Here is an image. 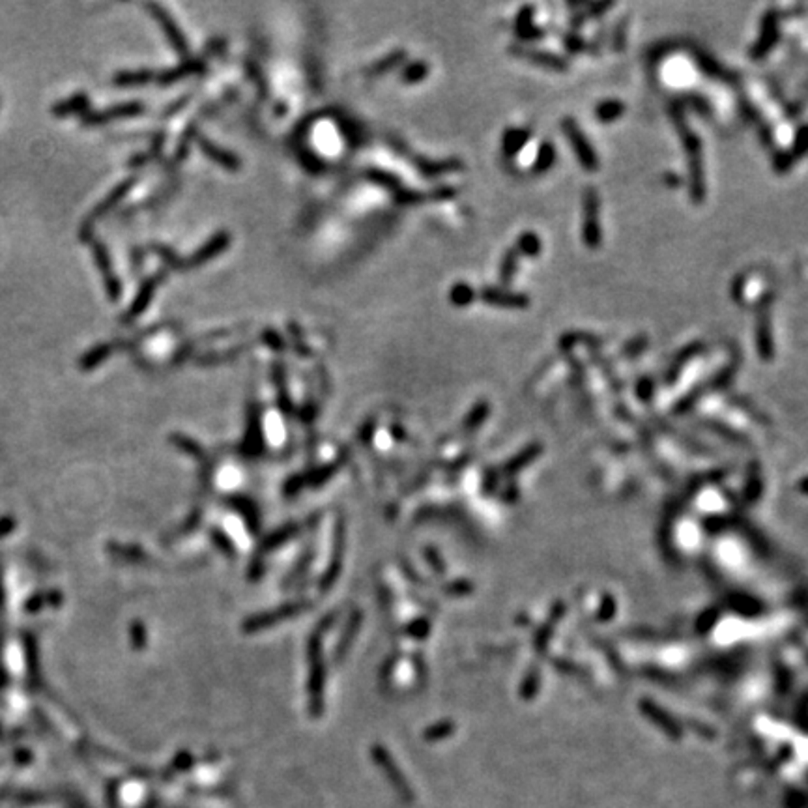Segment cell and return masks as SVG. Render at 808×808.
Returning <instances> with one entry per match:
<instances>
[{
  "mask_svg": "<svg viewBox=\"0 0 808 808\" xmlns=\"http://www.w3.org/2000/svg\"><path fill=\"white\" fill-rule=\"evenodd\" d=\"M675 124H677V128H680L681 139H683V144H685L687 158H689V163H691L689 167H691L692 178L691 180L692 199L696 202H702L705 199V184H704V165H702V150H700L698 137L692 133L691 129L687 128L681 117L675 118Z\"/></svg>",
  "mask_w": 808,
  "mask_h": 808,
  "instance_id": "1",
  "label": "cell"
},
{
  "mask_svg": "<svg viewBox=\"0 0 808 808\" xmlns=\"http://www.w3.org/2000/svg\"><path fill=\"white\" fill-rule=\"evenodd\" d=\"M562 129H564L567 141H569L571 144H573V148H575V153L576 158H578V161H580L582 169H586L588 172L597 171V169H599V160H597V155H595L594 146L589 144V141L586 139V135L582 133L575 120H573V118H564Z\"/></svg>",
  "mask_w": 808,
  "mask_h": 808,
  "instance_id": "2",
  "label": "cell"
},
{
  "mask_svg": "<svg viewBox=\"0 0 808 808\" xmlns=\"http://www.w3.org/2000/svg\"><path fill=\"white\" fill-rule=\"evenodd\" d=\"M584 225H582V238L589 249L600 247V225H599V199L594 190H586L584 195Z\"/></svg>",
  "mask_w": 808,
  "mask_h": 808,
  "instance_id": "3",
  "label": "cell"
},
{
  "mask_svg": "<svg viewBox=\"0 0 808 808\" xmlns=\"http://www.w3.org/2000/svg\"><path fill=\"white\" fill-rule=\"evenodd\" d=\"M94 258H96V264H98L99 271H101V276H103L105 287H107V292H109L110 300L117 301L118 298H120V294H122L120 279L112 273L109 253L105 249V245L99 244V242H94Z\"/></svg>",
  "mask_w": 808,
  "mask_h": 808,
  "instance_id": "4",
  "label": "cell"
},
{
  "mask_svg": "<svg viewBox=\"0 0 808 808\" xmlns=\"http://www.w3.org/2000/svg\"><path fill=\"white\" fill-rule=\"evenodd\" d=\"M142 110H144V105L139 103V101H133V103L115 105V107H110V109H107V110H99V112H90V115H86L85 120H83V124H85V126H101V124L110 122V120H118V118H124V117H135V115H141Z\"/></svg>",
  "mask_w": 808,
  "mask_h": 808,
  "instance_id": "5",
  "label": "cell"
},
{
  "mask_svg": "<svg viewBox=\"0 0 808 808\" xmlns=\"http://www.w3.org/2000/svg\"><path fill=\"white\" fill-rule=\"evenodd\" d=\"M756 344H758L759 355H761L764 360H769L773 355V335L767 311L759 312L758 314V322H756Z\"/></svg>",
  "mask_w": 808,
  "mask_h": 808,
  "instance_id": "6",
  "label": "cell"
},
{
  "mask_svg": "<svg viewBox=\"0 0 808 808\" xmlns=\"http://www.w3.org/2000/svg\"><path fill=\"white\" fill-rule=\"evenodd\" d=\"M158 281H160V277H152V279H148V281L142 285L141 290H139V294H137L135 301L131 303V307L128 309V312H126V319H124L126 322L137 319V317H139V314H141V312L144 311L148 305H150L153 292H155V287H158Z\"/></svg>",
  "mask_w": 808,
  "mask_h": 808,
  "instance_id": "7",
  "label": "cell"
},
{
  "mask_svg": "<svg viewBox=\"0 0 808 808\" xmlns=\"http://www.w3.org/2000/svg\"><path fill=\"white\" fill-rule=\"evenodd\" d=\"M150 10L153 12L155 19L160 21V25L165 28L167 36H169L171 43L174 45V49H176L178 53L185 55V53H187V47H185V40H184V36L180 34V31L176 28V25L172 23V19L169 17V13L163 12V10H161L160 6H155V4H152V6H150Z\"/></svg>",
  "mask_w": 808,
  "mask_h": 808,
  "instance_id": "8",
  "label": "cell"
},
{
  "mask_svg": "<svg viewBox=\"0 0 808 808\" xmlns=\"http://www.w3.org/2000/svg\"><path fill=\"white\" fill-rule=\"evenodd\" d=\"M88 107H90V98L85 92H79L74 94L71 98L64 99V101H56L51 110L55 117H69L75 112H85Z\"/></svg>",
  "mask_w": 808,
  "mask_h": 808,
  "instance_id": "9",
  "label": "cell"
},
{
  "mask_svg": "<svg viewBox=\"0 0 808 808\" xmlns=\"http://www.w3.org/2000/svg\"><path fill=\"white\" fill-rule=\"evenodd\" d=\"M483 300L487 303L500 307H528V298L522 294H511V292H502L496 288H487L483 292Z\"/></svg>",
  "mask_w": 808,
  "mask_h": 808,
  "instance_id": "10",
  "label": "cell"
},
{
  "mask_svg": "<svg viewBox=\"0 0 808 808\" xmlns=\"http://www.w3.org/2000/svg\"><path fill=\"white\" fill-rule=\"evenodd\" d=\"M516 53L521 56H524V58H528L530 62H533V64L548 67V69H565V67H567V62H565L562 56L550 55V53H543V51L533 49H521L516 51Z\"/></svg>",
  "mask_w": 808,
  "mask_h": 808,
  "instance_id": "11",
  "label": "cell"
},
{
  "mask_svg": "<svg viewBox=\"0 0 808 808\" xmlns=\"http://www.w3.org/2000/svg\"><path fill=\"white\" fill-rule=\"evenodd\" d=\"M131 185H133V178H129L128 182H124V184H120L118 187H115V191H112V193H110L107 199H103V201L99 202L98 206H96V210H94L92 214H90V221L96 219V217H101V215L107 214L109 210L115 208L118 202L122 201L124 196H126V193L131 190Z\"/></svg>",
  "mask_w": 808,
  "mask_h": 808,
  "instance_id": "12",
  "label": "cell"
},
{
  "mask_svg": "<svg viewBox=\"0 0 808 808\" xmlns=\"http://www.w3.org/2000/svg\"><path fill=\"white\" fill-rule=\"evenodd\" d=\"M623 112L625 105L621 103L619 99H606V101H600V103L595 107V118L603 124L618 120Z\"/></svg>",
  "mask_w": 808,
  "mask_h": 808,
  "instance_id": "13",
  "label": "cell"
},
{
  "mask_svg": "<svg viewBox=\"0 0 808 808\" xmlns=\"http://www.w3.org/2000/svg\"><path fill=\"white\" fill-rule=\"evenodd\" d=\"M775 40H777V23H775V17L769 13V17H766V21H764V32H761V37L756 43V49L752 51V55H766L767 51L773 47Z\"/></svg>",
  "mask_w": 808,
  "mask_h": 808,
  "instance_id": "14",
  "label": "cell"
},
{
  "mask_svg": "<svg viewBox=\"0 0 808 808\" xmlns=\"http://www.w3.org/2000/svg\"><path fill=\"white\" fill-rule=\"evenodd\" d=\"M153 79L152 71L142 69V71H122V74L115 75V85L120 86H131V85H144L148 81Z\"/></svg>",
  "mask_w": 808,
  "mask_h": 808,
  "instance_id": "15",
  "label": "cell"
},
{
  "mask_svg": "<svg viewBox=\"0 0 808 808\" xmlns=\"http://www.w3.org/2000/svg\"><path fill=\"white\" fill-rule=\"evenodd\" d=\"M227 244H228V236L227 234H221V236H217L215 239H212L208 245H204L201 251L196 253L195 257H193V264H202L204 260H208V258L214 257L215 253H219Z\"/></svg>",
  "mask_w": 808,
  "mask_h": 808,
  "instance_id": "16",
  "label": "cell"
},
{
  "mask_svg": "<svg viewBox=\"0 0 808 808\" xmlns=\"http://www.w3.org/2000/svg\"><path fill=\"white\" fill-rule=\"evenodd\" d=\"M528 141V131L526 129H511L505 135V141H503V150L507 155H514L519 152Z\"/></svg>",
  "mask_w": 808,
  "mask_h": 808,
  "instance_id": "17",
  "label": "cell"
},
{
  "mask_svg": "<svg viewBox=\"0 0 808 808\" xmlns=\"http://www.w3.org/2000/svg\"><path fill=\"white\" fill-rule=\"evenodd\" d=\"M201 146L204 148V152L208 153L212 160L221 163L223 167H228V169H236V167H238V161H236V158H234L233 153H227L225 150L215 148L214 144H210V142H206L204 139L201 141Z\"/></svg>",
  "mask_w": 808,
  "mask_h": 808,
  "instance_id": "18",
  "label": "cell"
},
{
  "mask_svg": "<svg viewBox=\"0 0 808 808\" xmlns=\"http://www.w3.org/2000/svg\"><path fill=\"white\" fill-rule=\"evenodd\" d=\"M110 350H112V346H110L109 343H103V344H98L96 348L88 350L85 355H83V360H81V365L85 369H90V367H96L99 362H103L105 357L110 354Z\"/></svg>",
  "mask_w": 808,
  "mask_h": 808,
  "instance_id": "19",
  "label": "cell"
},
{
  "mask_svg": "<svg viewBox=\"0 0 808 808\" xmlns=\"http://www.w3.org/2000/svg\"><path fill=\"white\" fill-rule=\"evenodd\" d=\"M516 249L528 255V257H537L539 253H541V239L533 233H524L519 238V247Z\"/></svg>",
  "mask_w": 808,
  "mask_h": 808,
  "instance_id": "20",
  "label": "cell"
},
{
  "mask_svg": "<svg viewBox=\"0 0 808 808\" xmlns=\"http://www.w3.org/2000/svg\"><path fill=\"white\" fill-rule=\"evenodd\" d=\"M554 160H556V148L552 146L550 142H543V146L539 150L537 161H535V171L545 172L546 169H550Z\"/></svg>",
  "mask_w": 808,
  "mask_h": 808,
  "instance_id": "21",
  "label": "cell"
},
{
  "mask_svg": "<svg viewBox=\"0 0 808 808\" xmlns=\"http://www.w3.org/2000/svg\"><path fill=\"white\" fill-rule=\"evenodd\" d=\"M451 298L457 305H468L473 300V290L468 285H457L451 292Z\"/></svg>",
  "mask_w": 808,
  "mask_h": 808,
  "instance_id": "22",
  "label": "cell"
},
{
  "mask_svg": "<svg viewBox=\"0 0 808 808\" xmlns=\"http://www.w3.org/2000/svg\"><path fill=\"white\" fill-rule=\"evenodd\" d=\"M514 268H516V251H509L502 264V283H509L513 279Z\"/></svg>",
  "mask_w": 808,
  "mask_h": 808,
  "instance_id": "23",
  "label": "cell"
},
{
  "mask_svg": "<svg viewBox=\"0 0 808 808\" xmlns=\"http://www.w3.org/2000/svg\"><path fill=\"white\" fill-rule=\"evenodd\" d=\"M423 71H425V67H423V66H414L410 69V71H408V74H410V77H408V81L421 79V77H423Z\"/></svg>",
  "mask_w": 808,
  "mask_h": 808,
  "instance_id": "24",
  "label": "cell"
},
{
  "mask_svg": "<svg viewBox=\"0 0 808 808\" xmlns=\"http://www.w3.org/2000/svg\"><path fill=\"white\" fill-rule=\"evenodd\" d=\"M666 178H668V180H666L668 185H680V182H677L680 178H677V176H672V174H666Z\"/></svg>",
  "mask_w": 808,
  "mask_h": 808,
  "instance_id": "25",
  "label": "cell"
}]
</instances>
